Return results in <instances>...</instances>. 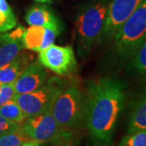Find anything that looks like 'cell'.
<instances>
[{
    "label": "cell",
    "instance_id": "obj_1",
    "mask_svg": "<svg viewBox=\"0 0 146 146\" xmlns=\"http://www.w3.org/2000/svg\"><path fill=\"white\" fill-rule=\"evenodd\" d=\"M125 84L114 77L91 81L86 94L85 125L93 146H110L125 101Z\"/></svg>",
    "mask_w": 146,
    "mask_h": 146
},
{
    "label": "cell",
    "instance_id": "obj_2",
    "mask_svg": "<svg viewBox=\"0 0 146 146\" xmlns=\"http://www.w3.org/2000/svg\"><path fill=\"white\" fill-rule=\"evenodd\" d=\"M108 6V0H98L84 7L76 17V36L81 56L88 55L93 47L102 40Z\"/></svg>",
    "mask_w": 146,
    "mask_h": 146
},
{
    "label": "cell",
    "instance_id": "obj_3",
    "mask_svg": "<svg viewBox=\"0 0 146 146\" xmlns=\"http://www.w3.org/2000/svg\"><path fill=\"white\" fill-rule=\"evenodd\" d=\"M145 39L146 0H144L114 36L115 56L119 62L128 63Z\"/></svg>",
    "mask_w": 146,
    "mask_h": 146
},
{
    "label": "cell",
    "instance_id": "obj_4",
    "mask_svg": "<svg viewBox=\"0 0 146 146\" xmlns=\"http://www.w3.org/2000/svg\"><path fill=\"white\" fill-rule=\"evenodd\" d=\"M86 94L76 86H68L58 94L50 108L61 128L77 129L85 124Z\"/></svg>",
    "mask_w": 146,
    "mask_h": 146
},
{
    "label": "cell",
    "instance_id": "obj_5",
    "mask_svg": "<svg viewBox=\"0 0 146 146\" xmlns=\"http://www.w3.org/2000/svg\"><path fill=\"white\" fill-rule=\"evenodd\" d=\"M65 87L66 84L63 80L52 77L35 91L29 94H16L13 99L26 118H29L50 110L54 98Z\"/></svg>",
    "mask_w": 146,
    "mask_h": 146
},
{
    "label": "cell",
    "instance_id": "obj_6",
    "mask_svg": "<svg viewBox=\"0 0 146 146\" xmlns=\"http://www.w3.org/2000/svg\"><path fill=\"white\" fill-rule=\"evenodd\" d=\"M21 130L31 140L39 144L67 137V131H69L60 127L50 110L26 118L21 124Z\"/></svg>",
    "mask_w": 146,
    "mask_h": 146
},
{
    "label": "cell",
    "instance_id": "obj_7",
    "mask_svg": "<svg viewBox=\"0 0 146 146\" xmlns=\"http://www.w3.org/2000/svg\"><path fill=\"white\" fill-rule=\"evenodd\" d=\"M38 59L44 68L58 76L68 75L76 67L75 53L69 46H60L53 44L39 52Z\"/></svg>",
    "mask_w": 146,
    "mask_h": 146
},
{
    "label": "cell",
    "instance_id": "obj_8",
    "mask_svg": "<svg viewBox=\"0 0 146 146\" xmlns=\"http://www.w3.org/2000/svg\"><path fill=\"white\" fill-rule=\"evenodd\" d=\"M143 1L144 0H111L108 6L102 40L110 41L113 39L120 27Z\"/></svg>",
    "mask_w": 146,
    "mask_h": 146
},
{
    "label": "cell",
    "instance_id": "obj_9",
    "mask_svg": "<svg viewBox=\"0 0 146 146\" xmlns=\"http://www.w3.org/2000/svg\"><path fill=\"white\" fill-rule=\"evenodd\" d=\"M47 80V72L39 61L31 62L14 82L16 94H29L39 89Z\"/></svg>",
    "mask_w": 146,
    "mask_h": 146
},
{
    "label": "cell",
    "instance_id": "obj_10",
    "mask_svg": "<svg viewBox=\"0 0 146 146\" xmlns=\"http://www.w3.org/2000/svg\"><path fill=\"white\" fill-rule=\"evenodd\" d=\"M60 33L59 32L44 27L30 26L23 31L21 36L22 45L26 50L40 52L53 45Z\"/></svg>",
    "mask_w": 146,
    "mask_h": 146
},
{
    "label": "cell",
    "instance_id": "obj_11",
    "mask_svg": "<svg viewBox=\"0 0 146 146\" xmlns=\"http://www.w3.org/2000/svg\"><path fill=\"white\" fill-rule=\"evenodd\" d=\"M24 29L19 26L14 31L0 34V68L15 59L23 50L21 36Z\"/></svg>",
    "mask_w": 146,
    "mask_h": 146
},
{
    "label": "cell",
    "instance_id": "obj_12",
    "mask_svg": "<svg viewBox=\"0 0 146 146\" xmlns=\"http://www.w3.org/2000/svg\"><path fill=\"white\" fill-rule=\"evenodd\" d=\"M25 21L30 26L44 27L61 33L62 26L57 16L46 7L34 6L27 11Z\"/></svg>",
    "mask_w": 146,
    "mask_h": 146
},
{
    "label": "cell",
    "instance_id": "obj_13",
    "mask_svg": "<svg viewBox=\"0 0 146 146\" xmlns=\"http://www.w3.org/2000/svg\"><path fill=\"white\" fill-rule=\"evenodd\" d=\"M32 56L29 54L23 53L0 68V84L14 83L24 72L26 67L31 63Z\"/></svg>",
    "mask_w": 146,
    "mask_h": 146
},
{
    "label": "cell",
    "instance_id": "obj_14",
    "mask_svg": "<svg viewBox=\"0 0 146 146\" xmlns=\"http://www.w3.org/2000/svg\"><path fill=\"white\" fill-rule=\"evenodd\" d=\"M146 130V89L136 100L131 110L127 133Z\"/></svg>",
    "mask_w": 146,
    "mask_h": 146
},
{
    "label": "cell",
    "instance_id": "obj_15",
    "mask_svg": "<svg viewBox=\"0 0 146 146\" xmlns=\"http://www.w3.org/2000/svg\"><path fill=\"white\" fill-rule=\"evenodd\" d=\"M127 69L132 75L146 76V39L128 62Z\"/></svg>",
    "mask_w": 146,
    "mask_h": 146
},
{
    "label": "cell",
    "instance_id": "obj_16",
    "mask_svg": "<svg viewBox=\"0 0 146 146\" xmlns=\"http://www.w3.org/2000/svg\"><path fill=\"white\" fill-rule=\"evenodd\" d=\"M17 20L11 7L6 0H0V34L13 29Z\"/></svg>",
    "mask_w": 146,
    "mask_h": 146
},
{
    "label": "cell",
    "instance_id": "obj_17",
    "mask_svg": "<svg viewBox=\"0 0 146 146\" xmlns=\"http://www.w3.org/2000/svg\"><path fill=\"white\" fill-rule=\"evenodd\" d=\"M0 115L17 123H21L26 119V116L13 98L0 107Z\"/></svg>",
    "mask_w": 146,
    "mask_h": 146
},
{
    "label": "cell",
    "instance_id": "obj_18",
    "mask_svg": "<svg viewBox=\"0 0 146 146\" xmlns=\"http://www.w3.org/2000/svg\"><path fill=\"white\" fill-rule=\"evenodd\" d=\"M29 141H31V139L25 135L20 128L14 131L1 135L0 146H21Z\"/></svg>",
    "mask_w": 146,
    "mask_h": 146
},
{
    "label": "cell",
    "instance_id": "obj_19",
    "mask_svg": "<svg viewBox=\"0 0 146 146\" xmlns=\"http://www.w3.org/2000/svg\"><path fill=\"white\" fill-rule=\"evenodd\" d=\"M118 146H146V130L127 133Z\"/></svg>",
    "mask_w": 146,
    "mask_h": 146
},
{
    "label": "cell",
    "instance_id": "obj_20",
    "mask_svg": "<svg viewBox=\"0 0 146 146\" xmlns=\"http://www.w3.org/2000/svg\"><path fill=\"white\" fill-rule=\"evenodd\" d=\"M16 94L14 83L1 84L0 86V107L11 100Z\"/></svg>",
    "mask_w": 146,
    "mask_h": 146
},
{
    "label": "cell",
    "instance_id": "obj_21",
    "mask_svg": "<svg viewBox=\"0 0 146 146\" xmlns=\"http://www.w3.org/2000/svg\"><path fill=\"white\" fill-rule=\"evenodd\" d=\"M21 128V123H17L7 119L0 115V136Z\"/></svg>",
    "mask_w": 146,
    "mask_h": 146
},
{
    "label": "cell",
    "instance_id": "obj_22",
    "mask_svg": "<svg viewBox=\"0 0 146 146\" xmlns=\"http://www.w3.org/2000/svg\"><path fill=\"white\" fill-rule=\"evenodd\" d=\"M39 145L40 144L38 142L31 140V141H29L25 142V143H24L21 146H39Z\"/></svg>",
    "mask_w": 146,
    "mask_h": 146
},
{
    "label": "cell",
    "instance_id": "obj_23",
    "mask_svg": "<svg viewBox=\"0 0 146 146\" xmlns=\"http://www.w3.org/2000/svg\"><path fill=\"white\" fill-rule=\"evenodd\" d=\"M35 1L38 3H52L53 0H35Z\"/></svg>",
    "mask_w": 146,
    "mask_h": 146
},
{
    "label": "cell",
    "instance_id": "obj_24",
    "mask_svg": "<svg viewBox=\"0 0 146 146\" xmlns=\"http://www.w3.org/2000/svg\"><path fill=\"white\" fill-rule=\"evenodd\" d=\"M60 146H69V145H60Z\"/></svg>",
    "mask_w": 146,
    "mask_h": 146
}]
</instances>
